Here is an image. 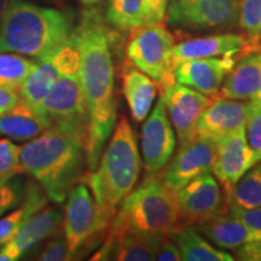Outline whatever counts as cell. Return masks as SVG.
Segmentation results:
<instances>
[{
  "mask_svg": "<svg viewBox=\"0 0 261 261\" xmlns=\"http://www.w3.org/2000/svg\"><path fill=\"white\" fill-rule=\"evenodd\" d=\"M74 37L80 56V86L89 114L86 165L89 171H94L117 119L112 34L99 10L92 6L83 11Z\"/></svg>",
  "mask_w": 261,
  "mask_h": 261,
  "instance_id": "1",
  "label": "cell"
},
{
  "mask_svg": "<svg viewBox=\"0 0 261 261\" xmlns=\"http://www.w3.org/2000/svg\"><path fill=\"white\" fill-rule=\"evenodd\" d=\"M75 31L73 16L24 0H11L0 19V54L44 60L67 44Z\"/></svg>",
  "mask_w": 261,
  "mask_h": 261,
  "instance_id": "2",
  "label": "cell"
},
{
  "mask_svg": "<svg viewBox=\"0 0 261 261\" xmlns=\"http://www.w3.org/2000/svg\"><path fill=\"white\" fill-rule=\"evenodd\" d=\"M23 173L35 179L54 203H63L86 172L84 145L73 137L48 128L19 148Z\"/></svg>",
  "mask_w": 261,
  "mask_h": 261,
  "instance_id": "3",
  "label": "cell"
},
{
  "mask_svg": "<svg viewBox=\"0 0 261 261\" xmlns=\"http://www.w3.org/2000/svg\"><path fill=\"white\" fill-rule=\"evenodd\" d=\"M140 173V156L136 136L125 116L120 117L94 171L81 178L94 200L115 215L120 203L136 187Z\"/></svg>",
  "mask_w": 261,
  "mask_h": 261,
  "instance_id": "4",
  "label": "cell"
},
{
  "mask_svg": "<svg viewBox=\"0 0 261 261\" xmlns=\"http://www.w3.org/2000/svg\"><path fill=\"white\" fill-rule=\"evenodd\" d=\"M182 226L175 192L165 184L161 173L149 174L121 201L107 234L125 231L169 237Z\"/></svg>",
  "mask_w": 261,
  "mask_h": 261,
  "instance_id": "5",
  "label": "cell"
},
{
  "mask_svg": "<svg viewBox=\"0 0 261 261\" xmlns=\"http://www.w3.org/2000/svg\"><path fill=\"white\" fill-rule=\"evenodd\" d=\"M37 108L46 129L52 128L79 140L86 148L89 114L80 86L79 73L62 74Z\"/></svg>",
  "mask_w": 261,
  "mask_h": 261,
  "instance_id": "6",
  "label": "cell"
},
{
  "mask_svg": "<svg viewBox=\"0 0 261 261\" xmlns=\"http://www.w3.org/2000/svg\"><path fill=\"white\" fill-rule=\"evenodd\" d=\"M113 218V214L97 203L86 184L77 182L70 189L62 226L73 259L106 232Z\"/></svg>",
  "mask_w": 261,
  "mask_h": 261,
  "instance_id": "7",
  "label": "cell"
},
{
  "mask_svg": "<svg viewBox=\"0 0 261 261\" xmlns=\"http://www.w3.org/2000/svg\"><path fill=\"white\" fill-rule=\"evenodd\" d=\"M174 45V38L162 24L143 25L132 32L126 50L127 58L161 89L175 81L171 68Z\"/></svg>",
  "mask_w": 261,
  "mask_h": 261,
  "instance_id": "8",
  "label": "cell"
},
{
  "mask_svg": "<svg viewBox=\"0 0 261 261\" xmlns=\"http://www.w3.org/2000/svg\"><path fill=\"white\" fill-rule=\"evenodd\" d=\"M238 10L237 0H171L166 18L173 27L194 31L231 28Z\"/></svg>",
  "mask_w": 261,
  "mask_h": 261,
  "instance_id": "9",
  "label": "cell"
},
{
  "mask_svg": "<svg viewBox=\"0 0 261 261\" xmlns=\"http://www.w3.org/2000/svg\"><path fill=\"white\" fill-rule=\"evenodd\" d=\"M182 225L197 226L228 207L220 184L212 172L203 173L175 191Z\"/></svg>",
  "mask_w": 261,
  "mask_h": 261,
  "instance_id": "10",
  "label": "cell"
},
{
  "mask_svg": "<svg viewBox=\"0 0 261 261\" xmlns=\"http://www.w3.org/2000/svg\"><path fill=\"white\" fill-rule=\"evenodd\" d=\"M171 123L177 132L179 145L197 137V122L214 98L173 81L160 89Z\"/></svg>",
  "mask_w": 261,
  "mask_h": 261,
  "instance_id": "11",
  "label": "cell"
},
{
  "mask_svg": "<svg viewBox=\"0 0 261 261\" xmlns=\"http://www.w3.org/2000/svg\"><path fill=\"white\" fill-rule=\"evenodd\" d=\"M177 145L174 128L160 97L140 133L143 165L148 174H158L171 161Z\"/></svg>",
  "mask_w": 261,
  "mask_h": 261,
  "instance_id": "12",
  "label": "cell"
},
{
  "mask_svg": "<svg viewBox=\"0 0 261 261\" xmlns=\"http://www.w3.org/2000/svg\"><path fill=\"white\" fill-rule=\"evenodd\" d=\"M261 51V42L242 34H214L194 38L174 45L171 55L172 71L180 63L201 58L247 56Z\"/></svg>",
  "mask_w": 261,
  "mask_h": 261,
  "instance_id": "13",
  "label": "cell"
},
{
  "mask_svg": "<svg viewBox=\"0 0 261 261\" xmlns=\"http://www.w3.org/2000/svg\"><path fill=\"white\" fill-rule=\"evenodd\" d=\"M217 154V143L213 140L196 137L195 139L179 146L178 152L162 169L163 182L173 191L188 181L211 172Z\"/></svg>",
  "mask_w": 261,
  "mask_h": 261,
  "instance_id": "14",
  "label": "cell"
},
{
  "mask_svg": "<svg viewBox=\"0 0 261 261\" xmlns=\"http://www.w3.org/2000/svg\"><path fill=\"white\" fill-rule=\"evenodd\" d=\"M255 163L257 162L248 145L244 127L217 143V154L211 172L221 185L226 203L236 182Z\"/></svg>",
  "mask_w": 261,
  "mask_h": 261,
  "instance_id": "15",
  "label": "cell"
},
{
  "mask_svg": "<svg viewBox=\"0 0 261 261\" xmlns=\"http://www.w3.org/2000/svg\"><path fill=\"white\" fill-rule=\"evenodd\" d=\"M63 223L60 207H47L32 215L18 232L0 248V261H16L42 241L56 236Z\"/></svg>",
  "mask_w": 261,
  "mask_h": 261,
  "instance_id": "16",
  "label": "cell"
},
{
  "mask_svg": "<svg viewBox=\"0 0 261 261\" xmlns=\"http://www.w3.org/2000/svg\"><path fill=\"white\" fill-rule=\"evenodd\" d=\"M237 60L232 56L201 58L180 63L173 70L177 83L215 98Z\"/></svg>",
  "mask_w": 261,
  "mask_h": 261,
  "instance_id": "17",
  "label": "cell"
},
{
  "mask_svg": "<svg viewBox=\"0 0 261 261\" xmlns=\"http://www.w3.org/2000/svg\"><path fill=\"white\" fill-rule=\"evenodd\" d=\"M248 110L249 100L214 98L198 119L197 137L218 143L246 126Z\"/></svg>",
  "mask_w": 261,
  "mask_h": 261,
  "instance_id": "18",
  "label": "cell"
},
{
  "mask_svg": "<svg viewBox=\"0 0 261 261\" xmlns=\"http://www.w3.org/2000/svg\"><path fill=\"white\" fill-rule=\"evenodd\" d=\"M163 238L130 231L107 234L103 246L92 260L154 261Z\"/></svg>",
  "mask_w": 261,
  "mask_h": 261,
  "instance_id": "19",
  "label": "cell"
},
{
  "mask_svg": "<svg viewBox=\"0 0 261 261\" xmlns=\"http://www.w3.org/2000/svg\"><path fill=\"white\" fill-rule=\"evenodd\" d=\"M261 86V51L241 58L226 75L215 98L250 100Z\"/></svg>",
  "mask_w": 261,
  "mask_h": 261,
  "instance_id": "20",
  "label": "cell"
},
{
  "mask_svg": "<svg viewBox=\"0 0 261 261\" xmlns=\"http://www.w3.org/2000/svg\"><path fill=\"white\" fill-rule=\"evenodd\" d=\"M122 93L133 120L142 122L146 119L155 102L158 86L151 77L129 62L123 65L122 69Z\"/></svg>",
  "mask_w": 261,
  "mask_h": 261,
  "instance_id": "21",
  "label": "cell"
},
{
  "mask_svg": "<svg viewBox=\"0 0 261 261\" xmlns=\"http://www.w3.org/2000/svg\"><path fill=\"white\" fill-rule=\"evenodd\" d=\"M197 231L212 244L224 250H233L242 244L255 240L244 224L231 213L228 207L211 220L196 226Z\"/></svg>",
  "mask_w": 261,
  "mask_h": 261,
  "instance_id": "22",
  "label": "cell"
},
{
  "mask_svg": "<svg viewBox=\"0 0 261 261\" xmlns=\"http://www.w3.org/2000/svg\"><path fill=\"white\" fill-rule=\"evenodd\" d=\"M46 130L37 108L19 98L15 108L0 115V135L15 142H28Z\"/></svg>",
  "mask_w": 261,
  "mask_h": 261,
  "instance_id": "23",
  "label": "cell"
},
{
  "mask_svg": "<svg viewBox=\"0 0 261 261\" xmlns=\"http://www.w3.org/2000/svg\"><path fill=\"white\" fill-rule=\"evenodd\" d=\"M184 261H233L232 254L214 247L190 225H182L171 236Z\"/></svg>",
  "mask_w": 261,
  "mask_h": 261,
  "instance_id": "24",
  "label": "cell"
},
{
  "mask_svg": "<svg viewBox=\"0 0 261 261\" xmlns=\"http://www.w3.org/2000/svg\"><path fill=\"white\" fill-rule=\"evenodd\" d=\"M47 196L38 181H28L27 190L19 208L0 219V248L8 243L27 219L47 205Z\"/></svg>",
  "mask_w": 261,
  "mask_h": 261,
  "instance_id": "25",
  "label": "cell"
},
{
  "mask_svg": "<svg viewBox=\"0 0 261 261\" xmlns=\"http://www.w3.org/2000/svg\"><path fill=\"white\" fill-rule=\"evenodd\" d=\"M58 77L60 71L50 58L37 60L18 91L19 98L29 106L38 107L50 93Z\"/></svg>",
  "mask_w": 261,
  "mask_h": 261,
  "instance_id": "26",
  "label": "cell"
},
{
  "mask_svg": "<svg viewBox=\"0 0 261 261\" xmlns=\"http://www.w3.org/2000/svg\"><path fill=\"white\" fill-rule=\"evenodd\" d=\"M107 24L123 32H133L144 23V2L143 0H108L106 16Z\"/></svg>",
  "mask_w": 261,
  "mask_h": 261,
  "instance_id": "27",
  "label": "cell"
},
{
  "mask_svg": "<svg viewBox=\"0 0 261 261\" xmlns=\"http://www.w3.org/2000/svg\"><path fill=\"white\" fill-rule=\"evenodd\" d=\"M227 203L246 210L261 207V161L248 169L236 182Z\"/></svg>",
  "mask_w": 261,
  "mask_h": 261,
  "instance_id": "28",
  "label": "cell"
},
{
  "mask_svg": "<svg viewBox=\"0 0 261 261\" xmlns=\"http://www.w3.org/2000/svg\"><path fill=\"white\" fill-rule=\"evenodd\" d=\"M35 61L17 54H0V87L18 92L27 75L34 68Z\"/></svg>",
  "mask_w": 261,
  "mask_h": 261,
  "instance_id": "29",
  "label": "cell"
},
{
  "mask_svg": "<svg viewBox=\"0 0 261 261\" xmlns=\"http://www.w3.org/2000/svg\"><path fill=\"white\" fill-rule=\"evenodd\" d=\"M238 24L250 39L260 41L261 0H242L238 10Z\"/></svg>",
  "mask_w": 261,
  "mask_h": 261,
  "instance_id": "30",
  "label": "cell"
},
{
  "mask_svg": "<svg viewBox=\"0 0 261 261\" xmlns=\"http://www.w3.org/2000/svg\"><path fill=\"white\" fill-rule=\"evenodd\" d=\"M19 148L12 140L0 139V181L23 173L19 161Z\"/></svg>",
  "mask_w": 261,
  "mask_h": 261,
  "instance_id": "31",
  "label": "cell"
},
{
  "mask_svg": "<svg viewBox=\"0 0 261 261\" xmlns=\"http://www.w3.org/2000/svg\"><path fill=\"white\" fill-rule=\"evenodd\" d=\"M25 190L27 184L18 175L6 181H0V217L22 203Z\"/></svg>",
  "mask_w": 261,
  "mask_h": 261,
  "instance_id": "32",
  "label": "cell"
},
{
  "mask_svg": "<svg viewBox=\"0 0 261 261\" xmlns=\"http://www.w3.org/2000/svg\"><path fill=\"white\" fill-rule=\"evenodd\" d=\"M246 137L248 145L255 156L256 162L261 161V106L249 100V110L246 126Z\"/></svg>",
  "mask_w": 261,
  "mask_h": 261,
  "instance_id": "33",
  "label": "cell"
},
{
  "mask_svg": "<svg viewBox=\"0 0 261 261\" xmlns=\"http://www.w3.org/2000/svg\"><path fill=\"white\" fill-rule=\"evenodd\" d=\"M228 210L234 217H237L252 232L255 240L261 241V207L257 208H240L228 204Z\"/></svg>",
  "mask_w": 261,
  "mask_h": 261,
  "instance_id": "34",
  "label": "cell"
},
{
  "mask_svg": "<svg viewBox=\"0 0 261 261\" xmlns=\"http://www.w3.org/2000/svg\"><path fill=\"white\" fill-rule=\"evenodd\" d=\"M38 259L41 261H65L73 259V255L70 254L63 236L50 241L42 249Z\"/></svg>",
  "mask_w": 261,
  "mask_h": 261,
  "instance_id": "35",
  "label": "cell"
},
{
  "mask_svg": "<svg viewBox=\"0 0 261 261\" xmlns=\"http://www.w3.org/2000/svg\"><path fill=\"white\" fill-rule=\"evenodd\" d=\"M144 2V23L143 25L162 24L167 15L171 0H143Z\"/></svg>",
  "mask_w": 261,
  "mask_h": 261,
  "instance_id": "36",
  "label": "cell"
},
{
  "mask_svg": "<svg viewBox=\"0 0 261 261\" xmlns=\"http://www.w3.org/2000/svg\"><path fill=\"white\" fill-rule=\"evenodd\" d=\"M234 259L241 261H261V241L253 240L232 250Z\"/></svg>",
  "mask_w": 261,
  "mask_h": 261,
  "instance_id": "37",
  "label": "cell"
},
{
  "mask_svg": "<svg viewBox=\"0 0 261 261\" xmlns=\"http://www.w3.org/2000/svg\"><path fill=\"white\" fill-rule=\"evenodd\" d=\"M156 260L159 261H181V255L177 244L172 241L171 237H165L160 244Z\"/></svg>",
  "mask_w": 261,
  "mask_h": 261,
  "instance_id": "38",
  "label": "cell"
},
{
  "mask_svg": "<svg viewBox=\"0 0 261 261\" xmlns=\"http://www.w3.org/2000/svg\"><path fill=\"white\" fill-rule=\"evenodd\" d=\"M19 100L18 92L0 87V115L10 112Z\"/></svg>",
  "mask_w": 261,
  "mask_h": 261,
  "instance_id": "39",
  "label": "cell"
},
{
  "mask_svg": "<svg viewBox=\"0 0 261 261\" xmlns=\"http://www.w3.org/2000/svg\"><path fill=\"white\" fill-rule=\"evenodd\" d=\"M85 8H92V6H97L98 4L103 2V0H79Z\"/></svg>",
  "mask_w": 261,
  "mask_h": 261,
  "instance_id": "40",
  "label": "cell"
},
{
  "mask_svg": "<svg viewBox=\"0 0 261 261\" xmlns=\"http://www.w3.org/2000/svg\"><path fill=\"white\" fill-rule=\"evenodd\" d=\"M10 2H11V0H0V19H2L3 15H4L5 10L8 9Z\"/></svg>",
  "mask_w": 261,
  "mask_h": 261,
  "instance_id": "41",
  "label": "cell"
},
{
  "mask_svg": "<svg viewBox=\"0 0 261 261\" xmlns=\"http://www.w3.org/2000/svg\"><path fill=\"white\" fill-rule=\"evenodd\" d=\"M250 100H252V102H254V103H256V104H260V106H261V86L259 87V90H257L255 96H254Z\"/></svg>",
  "mask_w": 261,
  "mask_h": 261,
  "instance_id": "42",
  "label": "cell"
},
{
  "mask_svg": "<svg viewBox=\"0 0 261 261\" xmlns=\"http://www.w3.org/2000/svg\"><path fill=\"white\" fill-rule=\"evenodd\" d=\"M260 42H261V37H260Z\"/></svg>",
  "mask_w": 261,
  "mask_h": 261,
  "instance_id": "43",
  "label": "cell"
}]
</instances>
